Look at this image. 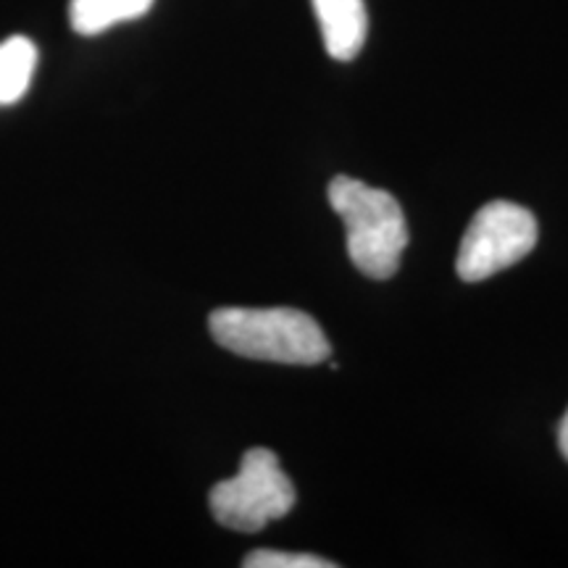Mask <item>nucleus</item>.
Listing matches in <instances>:
<instances>
[{
	"label": "nucleus",
	"mask_w": 568,
	"mask_h": 568,
	"mask_svg": "<svg viewBox=\"0 0 568 568\" xmlns=\"http://www.w3.org/2000/svg\"><path fill=\"white\" fill-rule=\"evenodd\" d=\"M322 27L326 53L335 61H353L366 45L368 13L364 0H311Z\"/></svg>",
	"instance_id": "nucleus-5"
},
{
	"label": "nucleus",
	"mask_w": 568,
	"mask_h": 568,
	"mask_svg": "<svg viewBox=\"0 0 568 568\" xmlns=\"http://www.w3.org/2000/svg\"><path fill=\"white\" fill-rule=\"evenodd\" d=\"M329 203L347 230V255L368 280H389L408 245L400 203L385 190L368 187L353 176H335Z\"/></svg>",
	"instance_id": "nucleus-2"
},
{
	"label": "nucleus",
	"mask_w": 568,
	"mask_h": 568,
	"mask_svg": "<svg viewBox=\"0 0 568 568\" xmlns=\"http://www.w3.org/2000/svg\"><path fill=\"white\" fill-rule=\"evenodd\" d=\"M153 0H71L69 19L74 32L101 34L111 27L145 17Z\"/></svg>",
	"instance_id": "nucleus-6"
},
{
	"label": "nucleus",
	"mask_w": 568,
	"mask_h": 568,
	"mask_svg": "<svg viewBox=\"0 0 568 568\" xmlns=\"http://www.w3.org/2000/svg\"><path fill=\"white\" fill-rule=\"evenodd\" d=\"M558 445H560V453H564L568 460V410H566L564 422H560V426H558Z\"/></svg>",
	"instance_id": "nucleus-9"
},
{
	"label": "nucleus",
	"mask_w": 568,
	"mask_h": 568,
	"mask_svg": "<svg viewBox=\"0 0 568 568\" xmlns=\"http://www.w3.org/2000/svg\"><path fill=\"white\" fill-rule=\"evenodd\" d=\"M245 568H335L332 560L305 552H280V550H255L243 560Z\"/></svg>",
	"instance_id": "nucleus-8"
},
{
	"label": "nucleus",
	"mask_w": 568,
	"mask_h": 568,
	"mask_svg": "<svg viewBox=\"0 0 568 568\" xmlns=\"http://www.w3.org/2000/svg\"><path fill=\"white\" fill-rule=\"evenodd\" d=\"M34 67H38V48L30 38L17 34L0 42V105H11L24 98Z\"/></svg>",
	"instance_id": "nucleus-7"
},
{
	"label": "nucleus",
	"mask_w": 568,
	"mask_h": 568,
	"mask_svg": "<svg viewBox=\"0 0 568 568\" xmlns=\"http://www.w3.org/2000/svg\"><path fill=\"white\" fill-rule=\"evenodd\" d=\"M295 487L282 471L280 460L266 447H253L243 456L237 477L219 481L211 489V514L234 531H261L268 521L284 518L295 506Z\"/></svg>",
	"instance_id": "nucleus-3"
},
{
	"label": "nucleus",
	"mask_w": 568,
	"mask_h": 568,
	"mask_svg": "<svg viewBox=\"0 0 568 568\" xmlns=\"http://www.w3.org/2000/svg\"><path fill=\"white\" fill-rule=\"evenodd\" d=\"M209 326L219 345L243 358L316 366L332 355L316 318L297 308H219Z\"/></svg>",
	"instance_id": "nucleus-1"
},
{
	"label": "nucleus",
	"mask_w": 568,
	"mask_h": 568,
	"mask_svg": "<svg viewBox=\"0 0 568 568\" xmlns=\"http://www.w3.org/2000/svg\"><path fill=\"white\" fill-rule=\"evenodd\" d=\"M535 213L510 201H493L479 209L464 234L458 251V276L481 282L518 264L537 245Z\"/></svg>",
	"instance_id": "nucleus-4"
}]
</instances>
